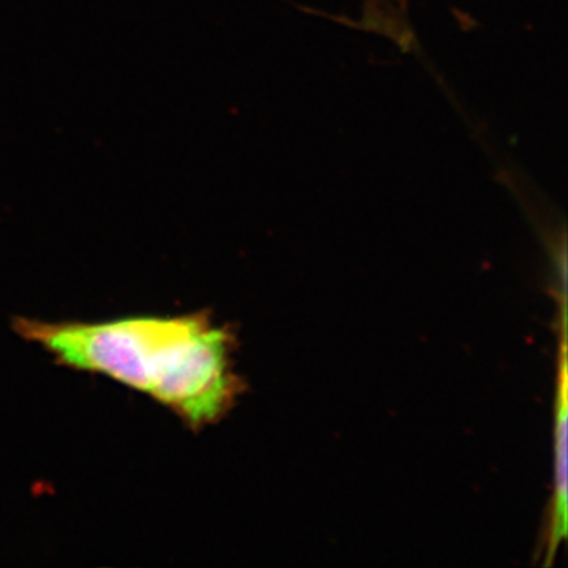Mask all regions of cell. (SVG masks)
<instances>
[{
    "label": "cell",
    "mask_w": 568,
    "mask_h": 568,
    "mask_svg": "<svg viewBox=\"0 0 568 568\" xmlns=\"http://www.w3.org/2000/svg\"><path fill=\"white\" fill-rule=\"evenodd\" d=\"M11 327L55 364L141 392L193 432L226 416L241 394L231 361L233 336L205 312L100 323L17 316Z\"/></svg>",
    "instance_id": "6da1fadb"
},
{
    "label": "cell",
    "mask_w": 568,
    "mask_h": 568,
    "mask_svg": "<svg viewBox=\"0 0 568 568\" xmlns=\"http://www.w3.org/2000/svg\"><path fill=\"white\" fill-rule=\"evenodd\" d=\"M567 301L564 287L560 301V353H559V392L556 405L555 432V503H552L551 523H549L547 566L558 555L560 544L567 537L568 481H567V440H568V402H567Z\"/></svg>",
    "instance_id": "7a4b0ae2"
}]
</instances>
